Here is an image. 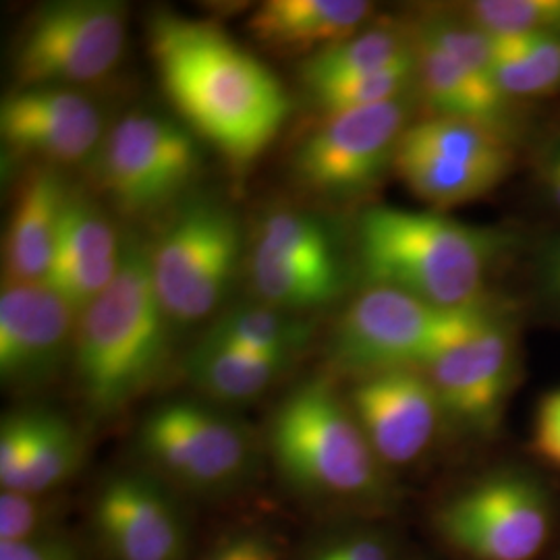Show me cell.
I'll list each match as a JSON object with an SVG mask.
<instances>
[{"instance_id":"6da1fadb","label":"cell","mask_w":560,"mask_h":560,"mask_svg":"<svg viewBox=\"0 0 560 560\" xmlns=\"http://www.w3.org/2000/svg\"><path fill=\"white\" fill-rule=\"evenodd\" d=\"M148 34L162 90L180 122L235 173H245L289 119L284 85L214 23L159 11Z\"/></svg>"},{"instance_id":"7a4b0ae2","label":"cell","mask_w":560,"mask_h":560,"mask_svg":"<svg viewBox=\"0 0 560 560\" xmlns=\"http://www.w3.org/2000/svg\"><path fill=\"white\" fill-rule=\"evenodd\" d=\"M173 326L152 280L150 243L129 235L117 277L75 326L78 381L94 416L119 413L159 382L171 358Z\"/></svg>"},{"instance_id":"3957f363","label":"cell","mask_w":560,"mask_h":560,"mask_svg":"<svg viewBox=\"0 0 560 560\" xmlns=\"http://www.w3.org/2000/svg\"><path fill=\"white\" fill-rule=\"evenodd\" d=\"M506 241L494 229L397 206H372L358 221V258L365 282L442 307L483 301L488 268Z\"/></svg>"},{"instance_id":"277c9868","label":"cell","mask_w":560,"mask_h":560,"mask_svg":"<svg viewBox=\"0 0 560 560\" xmlns=\"http://www.w3.org/2000/svg\"><path fill=\"white\" fill-rule=\"evenodd\" d=\"M282 478L316 499L363 501L381 494V469L349 402L324 378L301 382L270 423Z\"/></svg>"},{"instance_id":"5b68a950","label":"cell","mask_w":560,"mask_h":560,"mask_svg":"<svg viewBox=\"0 0 560 560\" xmlns=\"http://www.w3.org/2000/svg\"><path fill=\"white\" fill-rule=\"evenodd\" d=\"M497 310L483 300L442 307L388 287H370L342 312L330 339L332 360L361 374L425 370L444 349L465 339Z\"/></svg>"},{"instance_id":"8992f818","label":"cell","mask_w":560,"mask_h":560,"mask_svg":"<svg viewBox=\"0 0 560 560\" xmlns=\"http://www.w3.org/2000/svg\"><path fill=\"white\" fill-rule=\"evenodd\" d=\"M88 166L96 191L120 214L145 219L187 200L201 152L180 120L136 110L113 125Z\"/></svg>"},{"instance_id":"52a82bcc","label":"cell","mask_w":560,"mask_h":560,"mask_svg":"<svg viewBox=\"0 0 560 560\" xmlns=\"http://www.w3.org/2000/svg\"><path fill=\"white\" fill-rule=\"evenodd\" d=\"M241 261L235 214L217 200H185L150 245L152 280L177 326L208 318L226 298Z\"/></svg>"},{"instance_id":"ba28073f","label":"cell","mask_w":560,"mask_h":560,"mask_svg":"<svg viewBox=\"0 0 560 560\" xmlns=\"http://www.w3.org/2000/svg\"><path fill=\"white\" fill-rule=\"evenodd\" d=\"M127 40V9L113 0H57L38 7L13 46L20 88H75L115 71Z\"/></svg>"},{"instance_id":"9c48e42d","label":"cell","mask_w":560,"mask_h":560,"mask_svg":"<svg viewBox=\"0 0 560 560\" xmlns=\"http://www.w3.org/2000/svg\"><path fill=\"white\" fill-rule=\"evenodd\" d=\"M513 161L509 133L471 120L430 117L407 125L393 166L413 196L444 210L490 194Z\"/></svg>"},{"instance_id":"30bf717a","label":"cell","mask_w":560,"mask_h":560,"mask_svg":"<svg viewBox=\"0 0 560 560\" xmlns=\"http://www.w3.org/2000/svg\"><path fill=\"white\" fill-rule=\"evenodd\" d=\"M138 444L168 480L201 494L237 488L256 465L249 430L198 400H168L152 409L141 421Z\"/></svg>"},{"instance_id":"8fae6325","label":"cell","mask_w":560,"mask_h":560,"mask_svg":"<svg viewBox=\"0 0 560 560\" xmlns=\"http://www.w3.org/2000/svg\"><path fill=\"white\" fill-rule=\"evenodd\" d=\"M407 104L386 102L324 115L291 156L293 179L322 200H353L372 189L395 161L407 129Z\"/></svg>"},{"instance_id":"7c38bea8","label":"cell","mask_w":560,"mask_h":560,"mask_svg":"<svg viewBox=\"0 0 560 560\" xmlns=\"http://www.w3.org/2000/svg\"><path fill=\"white\" fill-rule=\"evenodd\" d=\"M439 529L471 559L532 560L548 540L550 506L536 481L506 471L446 502Z\"/></svg>"},{"instance_id":"4fadbf2b","label":"cell","mask_w":560,"mask_h":560,"mask_svg":"<svg viewBox=\"0 0 560 560\" xmlns=\"http://www.w3.org/2000/svg\"><path fill=\"white\" fill-rule=\"evenodd\" d=\"M4 145L44 166L90 162L104 140L101 108L73 88H18L0 104Z\"/></svg>"},{"instance_id":"5bb4252c","label":"cell","mask_w":560,"mask_h":560,"mask_svg":"<svg viewBox=\"0 0 560 560\" xmlns=\"http://www.w3.org/2000/svg\"><path fill=\"white\" fill-rule=\"evenodd\" d=\"M515 339L497 314L478 330L444 349L425 368L442 413L474 430H492L515 378Z\"/></svg>"},{"instance_id":"9a60e30c","label":"cell","mask_w":560,"mask_h":560,"mask_svg":"<svg viewBox=\"0 0 560 560\" xmlns=\"http://www.w3.org/2000/svg\"><path fill=\"white\" fill-rule=\"evenodd\" d=\"M75 312L44 282L2 284L0 378L11 388H36L73 351Z\"/></svg>"},{"instance_id":"2e32d148","label":"cell","mask_w":560,"mask_h":560,"mask_svg":"<svg viewBox=\"0 0 560 560\" xmlns=\"http://www.w3.org/2000/svg\"><path fill=\"white\" fill-rule=\"evenodd\" d=\"M94 529L110 560H185L187 521L159 481L122 474L94 502Z\"/></svg>"},{"instance_id":"e0dca14e","label":"cell","mask_w":560,"mask_h":560,"mask_svg":"<svg viewBox=\"0 0 560 560\" xmlns=\"http://www.w3.org/2000/svg\"><path fill=\"white\" fill-rule=\"evenodd\" d=\"M349 407L374 455L388 465L418 459L434 439L442 413L428 374L413 368L365 374L353 386Z\"/></svg>"},{"instance_id":"ac0fdd59","label":"cell","mask_w":560,"mask_h":560,"mask_svg":"<svg viewBox=\"0 0 560 560\" xmlns=\"http://www.w3.org/2000/svg\"><path fill=\"white\" fill-rule=\"evenodd\" d=\"M120 247L122 241L101 203L90 194L71 187L44 284L59 293L80 316L117 277Z\"/></svg>"},{"instance_id":"d6986e66","label":"cell","mask_w":560,"mask_h":560,"mask_svg":"<svg viewBox=\"0 0 560 560\" xmlns=\"http://www.w3.org/2000/svg\"><path fill=\"white\" fill-rule=\"evenodd\" d=\"M71 185L57 168L36 164L21 179L4 235V275L44 282L50 270Z\"/></svg>"},{"instance_id":"ffe728a7","label":"cell","mask_w":560,"mask_h":560,"mask_svg":"<svg viewBox=\"0 0 560 560\" xmlns=\"http://www.w3.org/2000/svg\"><path fill=\"white\" fill-rule=\"evenodd\" d=\"M372 13L365 0H266L247 20L256 40L279 52H320L360 34Z\"/></svg>"},{"instance_id":"44dd1931","label":"cell","mask_w":560,"mask_h":560,"mask_svg":"<svg viewBox=\"0 0 560 560\" xmlns=\"http://www.w3.org/2000/svg\"><path fill=\"white\" fill-rule=\"evenodd\" d=\"M411 42L416 52V81L434 117L471 120L509 133L513 102L476 80L418 27L411 34Z\"/></svg>"},{"instance_id":"7402d4cb","label":"cell","mask_w":560,"mask_h":560,"mask_svg":"<svg viewBox=\"0 0 560 560\" xmlns=\"http://www.w3.org/2000/svg\"><path fill=\"white\" fill-rule=\"evenodd\" d=\"M252 252L314 272L347 279L332 229L312 212L295 208L270 210L258 224Z\"/></svg>"},{"instance_id":"603a6c76","label":"cell","mask_w":560,"mask_h":560,"mask_svg":"<svg viewBox=\"0 0 560 560\" xmlns=\"http://www.w3.org/2000/svg\"><path fill=\"white\" fill-rule=\"evenodd\" d=\"M289 365V360L254 355L201 340L185 361V372L201 393L214 400L247 402L261 397Z\"/></svg>"},{"instance_id":"cb8c5ba5","label":"cell","mask_w":560,"mask_h":560,"mask_svg":"<svg viewBox=\"0 0 560 560\" xmlns=\"http://www.w3.org/2000/svg\"><path fill=\"white\" fill-rule=\"evenodd\" d=\"M310 337L312 328L300 316L260 303L224 312L201 340L254 355L293 361Z\"/></svg>"},{"instance_id":"d4e9b609","label":"cell","mask_w":560,"mask_h":560,"mask_svg":"<svg viewBox=\"0 0 560 560\" xmlns=\"http://www.w3.org/2000/svg\"><path fill=\"white\" fill-rule=\"evenodd\" d=\"M411 57V36L405 38L395 27H372L307 57L301 65V83L307 90L330 81L360 78L399 65Z\"/></svg>"},{"instance_id":"484cf974","label":"cell","mask_w":560,"mask_h":560,"mask_svg":"<svg viewBox=\"0 0 560 560\" xmlns=\"http://www.w3.org/2000/svg\"><path fill=\"white\" fill-rule=\"evenodd\" d=\"M488 36L494 48V81L506 101L559 92L560 38Z\"/></svg>"},{"instance_id":"4316f807","label":"cell","mask_w":560,"mask_h":560,"mask_svg":"<svg viewBox=\"0 0 560 560\" xmlns=\"http://www.w3.org/2000/svg\"><path fill=\"white\" fill-rule=\"evenodd\" d=\"M247 275L264 305L298 316L339 300L347 279L300 268L287 261L249 252Z\"/></svg>"},{"instance_id":"83f0119b","label":"cell","mask_w":560,"mask_h":560,"mask_svg":"<svg viewBox=\"0 0 560 560\" xmlns=\"http://www.w3.org/2000/svg\"><path fill=\"white\" fill-rule=\"evenodd\" d=\"M83 460L75 428L59 413L36 409V434L20 488L15 492L42 497L71 480Z\"/></svg>"},{"instance_id":"f1b7e54d","label":"cell","mask_w":560,"mask_h":560,"mask_svg":"<svg viewBox=\"0 0 560 560\" xmlns=\"http://www.w3.org/2000/svg\"><path fill=\"white\" fill-rule=\"evenodd\" d=\"M416 81V52L411 59L402 60L388 69L368 73L360 78L330 81L307 88L305 92L324 115L378 106L386 102L400 101L409 85Z\"/></svg>"},{"instance_id":"f546056e","label":"cell","mask_w":560,"mask_h":560,"mask_svg":"<svg viewBox=\"0 0 560 560\" xmlns=\"http://www.w3.org/2000/svg\"><path fill=\"white\" fill-rule=\"evenodd\" d=\"M465 18L492 36L560 38V0H478Z\"/></svg>"},{"instance_id":"4dcf8cb0","label":"cell","mask_w":560,"mask_h":560,"mask_svg":"<svg viewBox=\"0 0 560 560\" xmlns=\"http://www.w3.org/2000/svg\"><path fill=\"white\" fill-rule=\"evenodd\" d=\"M36 434V409L13 411L0 423V486L2 490L20 488Z\"/></svg>"},{"instance_id":"1f68e13d","label":"cell","mask_w":560,"mask_h":560,"mask_svg":"<svg viewBox=\"0 0 560 560\" xmlns=\"http://www.w3.org/2000/svg\"><path fill=\"white\" fill-rule=\"evenodd\" d=\"M46 506L34 494L0 492V541L30 540L46 534Z\"/></svg>"},{"instance_id":"d6a6232c","label":"cell","mask_w":560,"mask_h":560,"mask_svg":"<svg viewBox=\"0 0 560 560\" xmlns=\"http://www.w3.org/2000/svg\"><path fill=\"white\" fill-rule=\"evenodd\" d=\"M0 560H81L78 546L59 534L20 541H0Z\"/></svg>"},{"instance_id":"836d02e7","label":"cell","mask_w":560,"mask_h":560,"mask_svg":"<svg viewBox=\"0 0 560 560\" xmlns=\"http://www.w3.org/2000/svg\"><path fill=\"white\" fill-rule=\"evenodd\" d=\"M203 560H280V552L270 536L243 529L224 536Z\"/></svg>"},{"instance_id":"e575fe53","label":"cell","mask_w":560,"mask_h":560,"mask_svg":"<svg viewBox=\"0 0 560 560\" xmlns=\"http://www.w3.org/2000/svg\"><path fill=\"white\" fill-rule=\"evenodd\" d=\"M330 560H393L388 544L376 534H347L318 546Z\"/></svg>"},{"instance_id":"d590c367","label":"cell","mask_w":560,"mask_h":560,"mask_svg":"<svg viewBox=\"0 0 560 560\" xmlns=\"http://www.w3.org/2000/svg\"><path fill=\"white\" fill-rule=\"evenodd\" d=\"M534 444L541 457L560 465V388L540 400L534 423Z\"/></svg>"},{"instance_id":"8d00e7d4","label":"cell","mask_w":560,"mask_h":560,"mask_svg":"<svg viewBox=\"0 0 560 560\" xmlns=\"http://www.w3.org/2000/svg\"><path fill=\"white\" fill-rule=\"evenodd\" d=\"M536 279L541 295L560 312V233L541 243L536 254Z\"/></svg>"},{"instance_id":"74e56055","label":"cell","mask_w":560,"mask_h":560,"mask_svg":"<svg viewBox=\"0 0 560 560\" xmlns=\"http://www.w3.org/2000/svg\"><path fill=\"white\" fill-rule=\"evenodd\" d=\"M538 179H540L541 191L548 201L560 210V138L546 145L541 152L540 166H538Z\"/></svg>"},{"instance_id":"f35d334b","label":"cell","mask_w":560,"mask_h":560,"mask_svg":"<svg viewBox=\"0 0 560 560\" xmlns=\"http://www.w3.org/2000/svg\"><path fill=\"white\" fill-rule=\"evenodd\" d=\"M307 560H330V559H328V557H326V555H324V552H322L320 548H316V550H314V552H312V555H310V557H307Z\"/></svg>"},{"instance_id":"ab89813d","label":"cell","mask_w":560,"mask_h":560,"mask_svg":"<svg viewBox=\"0 0 560 560\" xmlns=\"http://www.w3.org/2000/svg\"><path fill=\"white\" fill-rule=\"evenodd\" d=\"M559 138H560V136H559Z\"/></svg>"}]
</instances>
